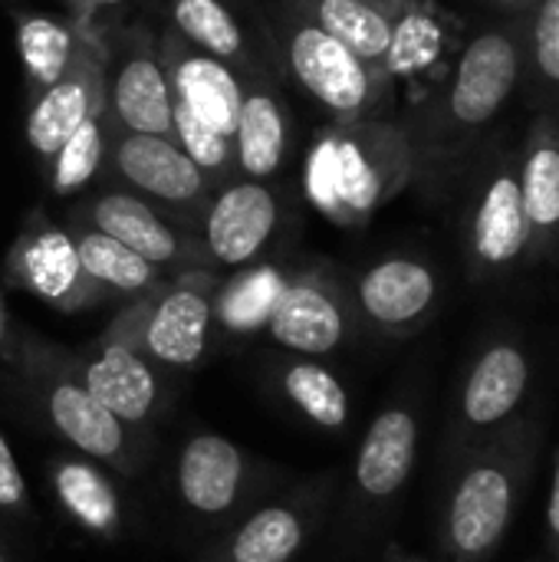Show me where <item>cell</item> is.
<instances>
[{"mask_svg":"<svg viewBox=\"0 0 559 562\" xmlns=\"http://www.w3.org/2000/svg\"><path fill=\"white\" fill-rule=\"evenodd\" d=\"M524 26L527 16L471 36L405 122L412 184L425 198L445 201L465 181L474 155L488 148L494 122L524 86Z\"/></svg>","mask_w":559,"mask_h":562,"instance_id":"6da1fadb","label":"cell"},{"mask_svg":"<svg viewBox=\"0 0 559 562\" xmlns=\"http://www.w3.org/2000/svg\"><path fill=\"white\" fill-rule=\"evenodd\" d=\"M540 445L544 422L524 412L497 438L448 464L451 477L438 510L441 562H488L504 547L537 468Z\"/></svg>","mask_w":559,"mask_h":562,"instance_id":"7a4b0ae2","label":"cell"},{"mask_svg":"<svg viewBox=\"0 0 559 562\" xmlns=\"http://www.w3.org/2000/svg\"><path fill=\"white\" fill-rule=\"evenodd\" d=\"M409 184V132L392 119L329 122L303 155V194L336 227H362Z\"/></svg>","mask_w":559,"mask_h":562,"instance_id":"3957f363","label":"cell"},{"mask_svg":"<svg viewBox=\"0 0 559 562\" xmlns=\"http://www.w3.org/2000/svg\"><path fill=\"white\" fill-rule=\"evenodd\" d=\"M10 369L46 428L59 435L72 451L115 471L119 477H135L145 468L148 438L119 422L86 389L66 349L20 333Z\"/></svg>","mask_w":559,"mask_h":562,"instance_id":"277c9868","label":"cell"},{"mask_svg":"<svg viewBox=\"0 0 559 562\" xmlns=\"http://www.w3.org/2000/svg\"><path fill=\"white\" fill-rule=\"evenodd\" d=\"M267 30L283 72H290L293 82L333 122L385 119L395 92V82L385 76V69L369 66L346 43L283 3L277 7Z\"/></svg>","mask_w":559,"mask_h":562,"instance_id":"5b68a950","label":"cell"},{"mask_svg":"<svg viewBox=\"0 0 559 562\" xmlns=\"http://www.w3.org/2000/svg\"><path fill=\"white\" fill-rule=\"evenodd\" d=\"M214 270L165 277L155 290L132 300L105 333L128 342L161 372H191L208 359L214 329Z\"/></svg>","mask_w":559,"mask_h":562,"instance_id":"8992f818","label":"cell"},{"mask_svg":"<svg viewBox=\"0 0 559 562\" xmlns=\"http://www.w3.org/2000/svg\"><path fill=\"white\" fill-rule=\"evenodd\" d=\"M517 158L521 145L497 142L494 148H484L465 175L468 207L461 244L474 283L501 280L527 263V214L517 181Z\"/></svg>","mask_w":559,"mask_h":562,"instance_id":"52a82bcc","label":"cell"},{"mask_svg":"<svg viewBox=\"0 0 559 562\" xmlns=\"http://www.w3.org/2000/svg\"><path fill=\"white\" fill-rule=\"evenodd\" d=\"M530 379V356L517 339L497 336L484 342L458 385L445 438V461L451 464L514 425L524 415Z\"/></svg>","mask_w":559,"mask_h":562,"instance_id":"ba28073f","label":"cell"},{"mask_svg":"<svg viewBox=\"0 0 559 562\" xmlns=\"http://www.w3.org/2000/svg\"><path fill=\"white\" fill-rule=\"evenodd\" d=\"M105 69H102V105L115 128L148 132L175 138L171 128V86L161 59L158 30L148 23H119L105 30Z\"/></svg>","mask_w":559,"mask_h":562,"instance_id":"9c48e42d","label":"cell"},{"mask_svg":"<svg viewBox=\"0 0 559 562\" xmlns=\"http://www.w3.org/2000/svg\"><path fill=\"white\" fill-rule=\"evenodd\" d=\"M422 445V415L409 398L389 402L366 428L349 481V524L372 530L405 494Z\"/></svg>","mask_w":559,"mask_h":562,"instance_id":"30bf717a","label":"cell"},{"mask_svg":"<svg viewBox=\"0 0 559 562\" xmlns=\"http://www.w3.org/2000/svg\"><path fill=\"white\" fill-rule=\"evenodd\" d=\"M102 181H112L115 188H125L158 204L161 211L185 221L191 231L214 191V184L175 145V138L125 128H112L109 151L102 161Z\"/></svg>","mask_w":559,"mask_h":562,"instance_id":"8fae6325","label":"cell"},{"mask_svg":"<svg viewBox=\"0 0 559 562\" xmlns=\"http://www.w3.org/2000/svg\"><path fill=\"white\" fill-rule=\"evenodd\" d=\"M280 231V194L267 181H254L244 175H234L231 181L217 184L194 221V237L214 273L267 260Z\"/></svg>","mask_w":559,"mask_h":562,"instance_id":"7c38bea8","label":"cell"},{"mask_svg":"<svg viewBox=\"0 0 559 562\" xmlns=\"http://www.w3.org/2000/svg\"><path fill=\"white\" fill-rule=\"evenodd\" d=\"M69 217L115 237L138 257H145L152 267H158L165 277L185 273V270H211L208 257L194 237V231L178 221L175 214L161 211L158 204L125 191V188H99L86 194Z\"/></svg>","mask_w":559,"mask_h":562,"instance_id":"4fadbf2b","label":"cell"},{"mask_svg":"<svg viewBox=\"0 0 559 562\" xmlns=\"http://www.w3.org/2000/svg\"><path fill=\"white\" fill-rule=\"evenodd\" d=\"M3 277L10 286L59 313H82L105 303V293L82 270L69 227L56 224L43 207L23 217V227L3 260Z\"/></svg>","mask_w":559,"mask_h":562,"instance_id":"5bb4252c","label":"cell"},{"mask_svg":"<svg viewBox=\"0 0 559 562\" xmlns=\"http://www.w3.org/2000/svg\"><path fill=\"white\" fill-rule=\"evenodd\" d=\"M359 326L349 300V286L326 267L313 263L293 270L267 323L270 339L306 359L339 352Z\"/></svg>","mask_w":559,"mask_h":562,"instance_id":"9a60e30c","label":"cell"},{"mask_svg":"<svg viewBox=\"0 0 559 562\" xmlns=\"http://www.w3.org/2000/svg\"><path fill=\"white\" fill-rule=\"evenodd\" d=\"M336 477H313L254 507L221 540L211 562H293L329 514Z\"/></svg>","mask_w":559,"mask_h":562,"instance_id":"2e32d148","label":"cell"},{"mask_svg":"<svg viewBox=\"0 0 559 562\" xmlns=\"http://www.w3.org/2000/svg\"><path fill=\"white\" fill-rule=\"evenodd\" d=\"M349 300L359 326L385 339H409L432 323L441 280L422 257H382L356 277Z\"/></svg>","mask_w":559,"mask_h":562,"instance_id":"e0dca14e","label":"cell"},{"mask_svg":"<svg viewBox=\"0 0 559 562\" xmlns=\"http://www.w3.org/2000/svg\"><path fill=\"white\" fill-rule=\"evenodd\" d=\"M86 389L132 431L152 435V425L168 405L165 375L142 352L112 333H102L86 349L69 352Z\"/></svg>","mask_w":559,"mask_h":562,"instance_id":"ac0fdd59","label":"cell"},{"mask_svg":"<svg viewBox=\"0 0 559 562\" xmlns=\"http://www.w3.org/2000/svg\"><path fill=\"white\" fill-rule=\"evenodd\" d=\"M165 20L188 43L247 76H283L270 30L247 0H161Z\"/></svg>","mask_w":559,"mask_h":562,"instance_id":"d6986e66","label":"cell"},{"mask_svg":"<svg viewBox=\"0 0 559 562\" xmlns=\"http://www.w3.org/2000/svg\"><path fill=\"white\" fill-rule=\"evenodd\" d=\"M254 458L214 431H198L181 441L175 458V494L198 520H227L241 510L257 484Z\"/></svg>","mask_w":559,"mask_h":562,"instance_id":"ffe728a7","label":"cell"},{"mask_svg":"<svg viewBox=\"0 0 559 562\" xmlns=\"http://www.w3.org/2000/svg\"><path fill=\"white\" fill-rule=\"evenodd\" d=\"M102 69L105 36L102 26H89L72 66L49 89L26 99L23 135L40 165H46L59 151V145L102 105Z\"/></svg>","mask_w":559,"mask_h":562,"instance_id":"44dd1931","label":"cell"},{"mask_svg":"<svg viewBox=\"0 0 559 562\" xmlns=\"http://www.w3.org/2000/svg\"><path fill=\"white\" fill-rule=\"evenodd\" d=\"M158 43H161V59L168 69L171 99L181 102L208 128L234 142L241 102H244V72L204 53L201 46L188 43L168 23L158 30Z\"/></svg>","mask_w":559,"mask_h":562,"instance_id":"7402d4cb","label":"cell"},{"mask_svg":"<svg viewBox=\"0 0 559 562\" xmlns=\"http://www.w3.org/2000/svg\"><path fill=\"white\" fill-rule=\"evenodd\" d=\"M517 181L527 214V263L559 247V109H537L517 158Z\"/></svg>","mask_w":559,"mask_h":562,"instance_id":"603a6c76","label":"cell"},{"mask_svg":"<svg viewBox=\"0 0 559 562\" xmlns=\"http://www.w3.org/2000/svg\"><path fill=\"white\" fill-rule=\"evenodd\" d=\"M293 132L297 125L280 92V79L244 72V102L234 128L237 175L254 181H273L290 161Z\"/></svg>","mask_w":559,"mask_h":562,"instance_id":"cb8c5ba5","label":"cell"},{"mask_svg":"<svg viewBox=\"0 0 559 562\" xmlns=\"http://www.w3.org/2000/svg\"><path fill=\"white\" fill-rule=\"evenodd\" d=\"M46 481L59 504V510L89 537L102 543H115L125 527L122 494L102 464L89 461L86 454H53L46 461Z\"/></svg>","mask_w":559,"mask_h":562,"instance_id":"d4e9b609","label":"cell"},{"mask_svg":"<svg viewBox=\"0 0 559 562\" xmlns=\"http://www.w3.org/2000/svg\"><path fill=\"white\" fill-rule=\"evenodd\" d=\"M89 26H79L66 13H40L20 10L16 13V53L23 66L26 99L49 89L76 59Z\"/></svg>","mask_w":559,"mask_h":562,"instance_id":"484cf974","label":"cell"},{"mask_svg":"<svg viewBox=\"0 0 559 562\" xmlns=\"http://www.w3.org/2000/svg\"><path fill=\"white\" fill-rule=\"evenodd\" d=\"M290 273L293 270L280 267L277 260H257L231 270V277L217 280L214 290V329L234 339L267 329Z\"/></svg>","mask_w":559,"mask_h":562,"instance_id":"4316f807","label":"cell"},{"mask_svg":"<svg viewBox=\"0 0 559 562\" xmlns=\"http://www.w3.org/2000/svg\"><path fill=\"white\" fill-rule=\"evenodd\" d=\"M66 227L76 240L82 270L105 293V300L132 303L165 280V273L158 267H152L145 257H138L135 250H128L115 237H109V234H102V231L76 221V217H66Z\"/></svg>","mask_w":559,"mask_h":562,"instance_id":"83f0119b","label":"cell"},{"mask_svg":"<svg viewBox=\"0 0 559 562\" xmlns=\"http://www.w3.org/2000/svg\"><path fill=\"white\" fill-rule=\"evenodd\" d=\"M280 398L316 431L339 435L349 428L353 402L343 379L320 359H290L277 372Z\"/></svg>","mask_w":559,"mask_h":562,"instance_id":"f1b7e54d","label":"cell"},{"mask_svg":"<svg viewBox=\"0 0 559 562\" xmlns=\"http://www.w3.org/2000/svg\"><path fill=\"white\" fill-rule=\"evenodd\" d=\"M280 3L306 16L320 30H326L339 43H346L369 66L382 69L392 36V20L372 3L366 0H280Z\"/></svg>","mask_w":559,"mask_h":562,"instance_id":"f546056e","label":"cell"},{"mask_svg":"<svg viewBox=\"0 0 559 562\" xmlns=\"http://www.w3.org/2000/svg\"><path fill=\"white\" fill-rule=\"evenodd\" d=\"M112 119L105 112V105H99L63 145L59 151L43 165L46 171V188L56 198H76L86 194L99 178H102V161L109 151V138H112Z\"/></svg>","mask_w":559,"mask_h":562,"instance_id":"4dcf8cb0","label":"cell"},{"mask_svg":"<svg viewBox=\"0 0 559 562\" xmlns=\"http://www.w3.org/2000/svg\"><path fill=\"white\" fill-rule=\"evenodd\" d=\"M448 43V26L445 20L425 7L422 0H415L412 7H405L395 20H392V36H389V49H385V76L392 82H405V79H418L425 72H432L445 53Z\"/></svg>","mask_w":559,"mask_h":562,"instance_id":"1f68e13d","label":"cell"},{"mask_svg":"<svg viewBox=\"0 0 559 562\" xmlns=\"http://www.w3.org/2000/svg\"><path fill=\"white\" fill-rule=\"evenodd\" d=\"M171 128H175V145L201 168V175L217 188L237 175V158H234V142L224 138L221 132L208 128L201 119H194L181 102L171 99Z\"/></svg>","mask_w":559,"mask_h":562,"instance_id":"d6a6232c","label":"cell"},{"mask_svg":"<svg viewBox=\"0 0 559 562\" xmlns=\"http://www.w3.org/2000/svg\"><path fill=\"white\" fill-rule=\"evenodd\" d=\"M524 82L559 92V0H537L524 26Z\"/></svg>","mask_w":559,"mask_h":562,"instance_id":"836d02e7","label":"cell"},{"mask_svg":"<svg viewBox=\"0 0 559 562\" xmlns=\"http://www.w3.org/2000/svg\"><path fill=\"white\" fill-rule=\"evenodd\" d=\"M26 510H30V491H26L16 458L10 451V441L0 431V514L26 517Z\"/></svg>","mask_w":559,"mask_h":562,"instance_id":"e575fe53","label":"cell"},{"mask_svg":"<svg viewBox=\"0 0 559 562\" xmlns=\"http://www.w3.org/2000/svg\"><path fill=\"white\" fill-rule=\"evenodd\" d=\"M122 3L125 0H63L66 16H72L79 26H102L99 16L109 13V10H115V7H122Z\"/></svg>","mask_w":559,"mask_h":562,"instance_id":"d590c367","label":"cell"},{"mask_svg":"<svg viewBox=\"0 0 559 562\" xmlns=\"http://www.w3.org/2000/svg\"><path fill=\"white\" fill-rule=\"evenodd\" d=\"M547 543L550 553L559 562V451L557 464H554V487H550V504H547Z\"/></svg>","mask_w":559,"mask_h":562,"instance_id":"8d00e7d4","label":"cell"},{"mask_svg":"<svg viewBox=\"0 0 559 562\" xmlns=\"http://www.w3.org/2000/svg\"><path fill=\"white\" fill-rule=\"evenodd\" d=\"M16 346H20V333L13 329L10 313H7V303H3V296H0V359H3L7 366H10L13 356H16Z\"/></svg>","mask_w":559,"mask_h":562,"instance_id":"74e56055","label":"cell"},{"mask_svg":"<svg viewBox=\"0 0 559 562\" xmlns=\"http://www.w3.org/2000/svg\"><path fill=\"white\" fill-rule=\"evenodd\" d=\"M488 3L497 7V10H504V13H511V16H527L537 0H488Z\"/></svg>","mask_w":559,"mask_h":562,"instance_id":"f35d334b","label":"cell"},{"mask_svg":"<svg viewBox=\"0 0 559 562\" xmlns=\"http://www.w3.org/2000/svg\"><path fill=\"white\" fill-rule=\"evenodd\" d=\"M366 3H372V7H376V10H382L389 20H395V16H399L405 7H412L415 0H366Z\"/></svg>","mask_w":559,"mask_h":562,"instance_id":"ab89813d","label":"cell"},{"mask_svg":"<svg viewBox=\"0 0 559 562\" xmlns=\"http://www.w3.org/2000/svg\"><path fill=\"white\" fill-rule=\"evenodd\" d=\"M379 562H428L425 557H415V553H409V550H402L399 543H392L385 553H382V560Z\"/></svg>","mask_w":559,"mask_h":562,"instance_id":"60d3db41","label":"cell"},{"mask_svg":"<svg viewBox=\"0 0 559 562\" xmlns=\"http://www.w3.org/2000/svg\"><path fill=\"white\" fill-rule=\"evenodd\" d=\"M0 562H13L10 557H7V550H3V547H0Z\"/></svg>","mask_w":559,"mask_h":562,"instance_id":"b9f144b4","label":"cell"}]
</instances>
